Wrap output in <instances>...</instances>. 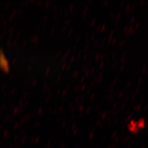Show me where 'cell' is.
Masks as SVG:
<instances>
[{"label": "cell", "mask_w": 148, "mask_h": 148, "mask_svg": "<svg viewBox=\"0 0 148 148\" xmlns=\"http://www.w3.org/2000/svg\"><path fill=\"white\" fill-rule=\"evenodd\" d=\"M0 69L4 71H8L9 69V62L5 54L0 49Z\"/></svg>", "instance_id": "6da1fadb"}]
</instances>
